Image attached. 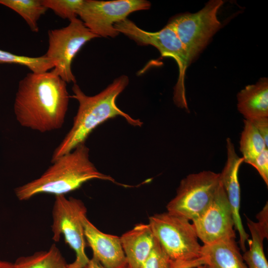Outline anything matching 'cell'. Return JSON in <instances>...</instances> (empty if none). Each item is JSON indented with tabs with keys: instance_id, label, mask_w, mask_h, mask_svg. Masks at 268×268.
<instances>
[{
	"instance_id": "f546056e",
	"label": "cell",
	"mask_w": 268,
	"mask_h": 268,
	"mask_svg": "<svg viewBox=\"0 0 268 268\" xmlns=\"http://www.w3.org/2000/svg\"><path fill=\"white\" fill-rule=\"evenodd\" d=\"M193 268H207V267L204 265H199L198 266L195 267Z\"/></svg>"
},
{
	"instance_id": "8992f818",
	"label": "cell",
	"mask_w": 268,
	"mask_h": 268,
	"mask_svg": "<svg viewBox=\"0 0 268 268\" xmlns=\"http://www.w3.org/2000/svg\"><path fill=\"white\" fill-rule=\"evenodd\" d=\"M87 208L79 199L65 195L55 196L52 210V239L59 242L63 236L65 242L74 251L75 259L69 268H86L90 259L85 253L86 239L83 219Z\"/></svg>"
},
{
	"instance_id": "cb8c5ba5",
	"label": "cell",
	"mask_w": 268,
	"mask_h": 268,
	"mask_svg": "<svg viewBox=\"0 0 268 268\" xmlns=\"http://www.w3.org/2000/svg\"><path fill=\"white\" fill-rule=\"evenodd\" d=\"M249 164L254 167L268 186V148H265Z\"/></svg>"
},
{
	"instance_id": "83f0119b",
	"label": "cell",
	"mask_w": 268,
	"mask_h": 268,
	"mask_svg": "<svg viewBox=\"0 0 268 268\" xmlns=\"http://www.w3.org/2000/svg\"><path fill=\"white\" fill-rule=\"evenodd\" d=\"M86 268H105L96 259L92 257L90 259Z\"/></svg>"
},
{
	"instance_id": "ffe728a7",
	"label": "cell",
	"mask_w": 268,
	"mask_h": 268,
	"mask_svg": "<svg viewBox=\"0 0 268 268\" xmlns=\"http://www.w3.org/2000/svg\"><path fill=\"white\" fill-rule=\"evenodd\" d=\"M268 147L254 125L250 121L244 120L240 140V150L243 155L244 162L249 164Z\"/></svg>"
},
{
	"instance_id": "5b68a950",
	"label": "cell",
	"mask_w": 268,
	"mask_h": 268,
	"mask_svg": "<svg viewBox=\"0 0 268 268\" xmlns=\"http://www.w3.org/2000/svg\"><path fill=\"white\" fill-rule=\"evenodd\" d=\"M190 221L168 211L149 218L148 224L155 238L173 261L201 258V246Z\"/></svg>"
},
{
	"instance_id": "9a60e30c",
	"label": "cell",
	"mask_w": 268,
	"mask_h": 268,
	"mask_svg": "<svg viewBox=\"0 0 268 268\" xmlns=\"http://www.w3.org/2000/svg\"><path fill=\"white\" fill-rule=\"evenodd\" d=\"M237 108L245 120L254 121L268 118V80L263 77L238 92Z\"/></svg>"
},
{
	"instance_id": "2e32d148",
	"label": "cell",
	"mask_w": 268,
	"mask_h": 268,
	"mask_svg": "<svg viewBox=\"0 0 268 268\" xmlns=\"http://www.w3.org/2000/svg\"><path fill=\"white\" fill-rule=\"evenodd\" d=\"M201 258L207 268H248L234 238L201 246Z\"/></svg>"
},
{
	"instance_id": "484cf974",
	"label": "cell",
	"mask_w": 268,
	"mask_h": 268,
	"mask_svg": "<svg viewBox=\"0 0 268 268\" xmlns=\"http://www.w3.org/2000/svg\"><path fill=\"white\" fill-rule=\"evenodd\" d=\"M257 129L268 146V118L251 122Z\"/></svg>"
},
{
	"instance_id": "5bb4252c",
	"label": "cell",
	"mask_w": 268,
	"mask_h": 268,
	"mask_svg": "<svg viewBox=\"0 0 268 268\" xmlns=\"http://www.w3.org/2000/svg\"><path fill=\"white\" fill-rule=\"evenodd\" d=\"M128 268H140L157 242L148 224L140 223L120 237Z\"/></svg>"
},
{
	"instance_id": "d6986e66",
	"label": "cell",
	"mask_w": 268,
	"mask_h": 268,
	"mask_svg": "<svg viewBox=\"0 0 268 268\" xmlns=\"http://www.w3.org/2000/svg\"><path fill=\"white\" fill-rule=\"evenodd\" d=\"M251 239L248 240L249 249L242 256L248 268H268V262L265 255L263 241L265 238L259 230L256 222L247 218Z\"/></svg>"
},
{
	"instance_id": "ac0fdd59",
	"label": "cell",
	"mask_w": 268,
	"mask_h": 268,
	"mask_svg": "<svg viewBox=\"0 0 268 268\" xmlns=\"http://www.w3.org/2000/svg\"><path fill=\"white\" fill-rule=\"evenodd\" d=\"M0 4L19 14L34 32H38V21L48 9L42 0H0Z\"/></svg>"
},
{
	"instance_id": "6da1fadb",
	"label": "cell",
	"mask_w": 268,
	"mask_h": 268,
	"mask_svg": "<svg viewBox=\"0 0 268 268\" xmlns=\"http://www.w3.org/2000/svg\"><path fill=\"white\" fill-rule=\"evenodd\" d=\"M66 83L52 70L27 73L19 82L14 103L19 124L40 133L61 128L69 99Z\"/></svg>"
},
{
	"instance_id": "44dd1931",
	"label": "cell",
	"mask_w": 268,
	"mask_h": 268,
	"mask_svg": "<svg viewBox=\"0 0 268 268\" xmlns=\"http://www.w3.org/2000/svg\"><path fill=\"white\" fill-rule=\"evenodd\" d=\"M0 64H13L26 67L32 72L43 73L54 68V64L45 55L39 57L20 56L0 50Z\"/></svg>"
},
{
	"instance_id": "ba28073f",
	"label": "cell",
	"mask_w": 268,
	"mask_h": 268,
	"mask_svg": "<svg viewBox=\"0 0 268 268\" xmlns=\"http://www.w3.org/2000/svg\"><path fill=\"white\" fill-rule=\"evenodd\" d=\"M69 21L65 27L48 31V48L44 55L54 64V72L66 83L74 84L76 79L71 67L73 59L86 43L99 37L80 19Z\"/></svg>"
},
{
	"instance_id": "7402d4cb",
	"label": "cell",
	"mask_w": 268,
	"mask_h": 268,
	"mask_svg": "<svg viewBox=\"0 0 268 268\" xmlns=\"http://www.w3.org/2000/svg\"><path fill=\"white\" fill-rule=\"evenodd\" d=\"M84 0H42L48 8L63 19L69 20L78 16V11Z\"/></svg>"
},
{
	"instance_id": "e0dca14e",
	"label": "cell",
	"mask_w": 268,
	"mask_h": 268,
	"mask_svg": "<svg viewBox=\"0 0 268 268\" xmlns=\"http://www.w3.org/2000/svg\"><path fill=\"white\" fill-rule=\"evenodd\" d=\"M14 264L17 268H69V264L55 244L48 250L19 257Z\"/></svg>"
},
{
	"instance_id": "4fadbf2b",
	"label": "cell",
	"mask_w": 268,
	"mask_h": 268,
	"mask_svg": "<svg viewBox=\"0 0 268 268\" xmlns=\"http://www.w3.org/2000/svg\"><path fill=\"white\" fill-rule=\"evenodd\" d=\"M86 241L91 248L93 257L105 268H125L127 261L121 239L103 233L85 216L83 219Z\"/></svg>"
},
{
	"instance_id": "d4e9b609",
	"label": "cell",
	"mask_w": 268,
	"mask_h": 268,
	"mask_svg": "<svg viewBox=\"0 0 268 268\" xmlns=\"http://www.w3.org/2000/svg\"><path fill=\"white\" fill-rule=\"evenodd\" d=\"M257 226L265 238L268 237V203L267 202L263 209L257 214Z\"/></svg>"
},
{
	"instance_id": "603a6c76",
	"label": "cell",
	"mask_w": 268,
	"mask_h": 268,
	"mask_svg": "<svg viewBox=\"0 0 268 268\" xmlns=\"http://www.w3.org/2000/svg\"><path fill=\"white\" fill-rule=\"evenodd\" d=\"M172 261L157 241L140 268H171Z\"/></svg>"
},
{
	"instance_id": "9c48e42d",
	"label": "cell",
	"mask_w": 268,
	"mask_h": 268,
	"mask_svg": "<svg viewBox=\"0 0 268 268\" xmlns=\"http://www.w3.org/2000/svg\"><path fill=\"white\" fill-rule=\"evenodd\" d=\"M223 1L211 0L200 10L177 15L169 22L184 46L192 62L221 27L217 12Z\"/></svg>"
},
{
	"instance_id": "8fae6325",
	"label": "cell",
	"mask_w": 268,
	"mask_h": 268,
	"mask_svg": "<svg viewBox=\"0 0 268 268\" xmlns=\"http://www.w3.org/2000/svg\"><path fill=\"white\" fill-rule=\"evenodd\" d=\"M192 222L203 245L236 238L232 210L221 182L208 207Z\"/></svg>"
},
{
	"instance_id": "f1b7e54d",
	"label": "cell",
	"mask_w": 268,
	"mask_h": 268,
	"mask_svg": "<svg viewBox=\"0 0 268 268\" xmlns=\"http://www.w3.org/2000/svg\"><path fill=\"white\" fill-rule=\"evenodd\" d=\"M0 268H17L14 263L0 260Z\"/></svg>"
},
{
	"instance_id": "7a4b0ae2",
	"label": "cell",
	"mask_w": 268,
	"mask_h": 268,
	"mask_svg": "<svg viewBox=\"0 0 268 268\" xmlns=\"http://www.w3.org/2000/svg\"><path fill=\"white\" fill-rule=\"evenodd\" d=\"M129 79L123 75L94 96L86 95L76 83L72 87V98L79 106L70 130L55 149L51 162L67 153L77 146L85 143L91 132L99 125L117 116L123 117L133 126L141 127L142 122L135 119L120 109L116 104L119 94L127 86Z\"/></svg>"
},
{
	"instance_id": "3957f363",
	"label": "cell",
	"mask_w": 268,
	"mask_h": 268,
	"mask_svg": "<svg viewBox=\"0 0 268 268\" xmlns=\"http://www.w3.org/2000/svg\"><path fill=\"white\" fill-rule=\"evenodd\" d=\"M89 152L83 143L59 157L38 178L16 188V197L26 201L41 194L65 196L93 179L115 183L112 177L98 170L90 161Z\"/></svg>"
},
{
	"instance_id": "4dcf8cb0",
	"label": "cell",
	"mask_w": 268,
	"mask_h": 268,
	"mask_svg": "<svg viewBox=\"0 0 268 268\" xmlns=\"http://www.w3.org/2000/svg\"><path fill=\"white\" fill-rule=\"evenodd\" d=\"M125 268H128V267H126Z\"/></svg>"
},
{
	"instance_id": "30bf717a",
	"label": "cell",
	"mask_w": 268,
	"mask_h": 268,
	"mask_svg": "<svg viewBox=\"0 0 268 268\" xmlns=\"http://www.w3.org/2000/svg\"><path fill=\"white\" fill-rule=\"evenodd\" d=\"M151 4L145 0H84L78 16L85 26L99 37L115 38L120 33L114 25L132 12L147 10Z\"/></svg>"
},
{
	"instance_id": "7c38bea8",
	"label": "cell",
	"mask_w": 268,
	"mask_h": 268,
	"mask_svg": "<svg viewBox=\"0 0 268 268\" xmlns=\"http://www.w3.org/2000/svg\"><path fill=\"white\" fill-rule=\"evenodd\" d=\"M226 147L227 160L220 173V180L232 210L234 227L239 235L241 248L245 252L246 242L249 236L245 230L240 215V187L238 179L239 168L244 162V158L237 155L234 145L229 137L226 138Z\"/></svg>"
},
{
	"instance_id": "4316f807",
	"label": "cell",
	"mask_w": 268,
	"mask_h": 268,
	"mask_svg": "<svg viewBox=\"0 0 268 268\" xmlns=\"http://www.w3.org/2000/svg\"><path fill=\"white\" fill-rule=\"evenodd\" d=\"M204 264V261L201 258L189 261H172L171 268H193Z\"/></svg>"
},
{
	"instance_id": "277c9868",
	"label": "cell",
	"mask_w": 268,
	"mask_h": 268,
	"mask_svg": "<svg viewBox=\"0 0 268 268\" xmlns=\"http://www.w3.org/2000/svg\"><path fill=\"white\" fill-rule=\"evenodd\" d=\"M115 29L140 46L155 47L162 57L173 59L177 64L179 76L174 87L173 99L175 104L188 110L186 97L185 77L186 69L191 63L187 52L173 28L167 24L157 32H148L138 27L126 18L116 23Z\"/></svg>"
},
{
	"instance_id": "52a82bcc",
	"label": "cell",
	"mask_w": 268,
	"mask_h": 268,
	"mask_svg": "<svg viewBox=\"0 0 268 268\" xmlns=\"http://www.w3.org/2000/svg\"><path fill=\"white\" fill-rule=\"evenodd\" d=\"M220 173L203 171L189 174L180 182L176 196L167 204V211L194 220L212 202L220 185Z\"/></svg>"
}]
</instances>
